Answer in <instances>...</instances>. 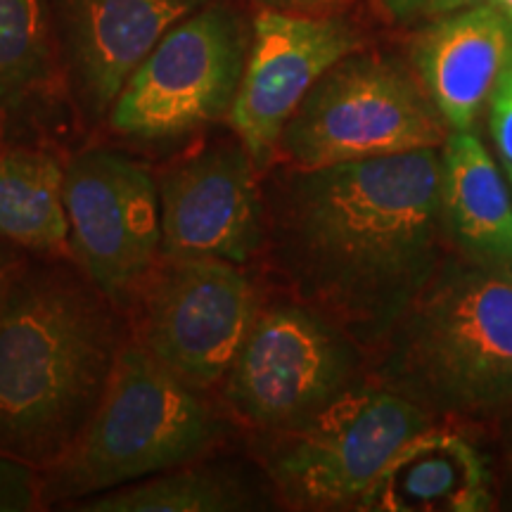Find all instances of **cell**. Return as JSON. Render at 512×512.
<instances>
[{
    "instance_id": "6da1fadb",
    "label": "cell",
    "mask_w": 512,
    "mask_h": 512,
    "mask_svg": "<svg viewBox=\"0 0 512 512\" xmlns=\"http://www.w3.org/2000/svg\"><path fill=\"white\" fill-rule=\"evenodd\" d=\"M439 181L437 150L294 169L273 200L280 266L339 320L384 332L439 271Z\"/></svg>"
},
{
    "instance_id": "7a4b0ae2",
    "label": "cell",
    "mask_w": 512,
    "mask_h": 512,
    "mask_svg": "<svg viewBox=\"0 0 512 512\" xmlns=\"http://www.w3.org/2000/svg\"><path fill=\"white\" fill-rule=\"evenodd\" d=\"M124 349L86 273L12 259L0 273V453L48 470L98 411Z\"/></svg>"
},
{
    "instance_id": "3957f363",
    "label": "cell",
    "mask_w": 512,
    "mask_h": 512,
    "mask_svg": "<svg viewBox=\"0 0 512 512\" xmlns=\"http://www.w3.org/2000/svg\"><path fill=\"white\" fill-rule=\"evenodd\" d=\"M384 332V373L415 403L482 411L512 401V273L439 266Z\"/></svg>"
},
{
    "instance_id": "277c9868",
    "label": "cell",
    "mask_w": 512,
    "mask_h": 512,
    "mask_svg": "<svg viewBox=\"0 0 512 512\" xmlns=\"http://www.w3.org/2000/svg\"><path fill=\"white\" fill-rule=\"evenodd\" d=\"M219 425L195 387L140 344H124L98 411L38 486L41 503H79L102 491L183 467Z\"/></svg>"
},
{
    "instance_id": "5b68a950",
    "label": "cell",
    "mask_w": 512,
    "mask_h": 512,
    "mask_svg": "<svg viewBox=\"0 0 512 512\" xmlns=\"http://www.w3.org/2000/svg\"><path fill=\"white\" fill-rule=\"evenodd\" d=\"M448 131L415 83L380 57L339 60L306 93L280 133L294 169L437 150Z\"/></svg>"
},
{
    "instance_id": "8992f818",
    "label": "cell",
    "mask_w": 512,
    "mask_h": 512,
    "mask_svg": "<svg viewBox=\"0 0 512 512\" xmlns=\"http://www.w3.org/2000/svg\"><path fill=\"white\" fill-rule=\"evenodd\" d=\"M427 427L425 408L401 392L344 389L311 418L280 432L268 475L297 505L358 503L394 453Z\"/></svg>"
},
{
    "instance_id": "52a82bcc",
    "label": "cell",
    "mask_w": 512,
    "mask_h": 512,
    "mask_svg": "<svg viewBox=\"0 0 512 512\" xmlns=\"http://www.w3.org/2000/svg\"><path fill=\"white\" fill-rule=\"evenodd\" d=\"M245 72V38L226 8L192 12L128 76L110 126L140 143L190 136L226 117Z\"/></svg>"
},
{
    "instance_id": "ba28073f",
    "label": "cell",
    "mask_w": 512,
    "mask_h": 512,
    "mask_svg": "<svg viewBox=\"0 0 512 512\" xmlns=\"http://www.w3.org/2000/svg\"><path fill=\"white\" fill-rule=\"evenodd\" d=\"M69 254L117 306L131 302L162 252L159 188L143 164L86 150L64 166Z\"/></svg>"
},
{
    "instance_id": "9c48e42d",
    "label": "cell",
    "mask_w": 512,
    "mask_h": 512,
    "mask_svg": "<svg viewBox=\"0 0 512 512\" xmlns=\"http://www.w3.org/2000/svg\"><path fill=\"white\" fill-rule=\"evenodd\" d=\"M143 285L140 347L190 387L228 373L256 313V294L238 264L171 259Z\"/></svg>"
},
{
    "instance_id": "30bf717a",
    "label": "cell",
    "mask_w": 512,
    "mask_h": 512,
    "mask_svg": "<svg viewBox=\"0 0 512 512\" xmlns=\"http://www.w3.org/2000/svg\"><path fill=\"white\" fill-rule=\"evenodd\" d=\"M351 356L339 332L304 306L256 309L228 370L230 406L261 430L283 432L347 389Z\"/></svg>"
},
{
    "instance_id": "8fae6325",
    "label": "cell",
    "mask_w": 512,
    "mask_h": 512,
    "mask_svg": "<svg viewBox=\"0 0 512 512\" xmlns=\"http://www.w3.org/2000/svg\"><path fill=\"white\" fill-rule=\"evenodd\" d=\"M361 50L347 22L311 12L261 10L228 119L256 169L278 150L280 133L299 102L339 60Z\"/></svg>"
},
{
    "instance_id": "7c38bea8",
    "label": "cell",
    "mask_w": 512,
    "mask_h": 512,
    "mask_svg": "<svg viewBox=\"0 0 512 512\" xmlns=\"http://www.w3.org/2000/svg\"><path fill=\"white\" fill-rule=\"evenodd\" d=\"M157 188L164 256L240 266L264 245V197L242 143L207 147L183 159Z\"/></svg>"
},
{
    "instance_id": "4fadbf2b",
    "label": "cell",
    "mask_w": 512,
    "mask_h": 512,
    "mask_svg": "<svg viewBox=\"0 0 512 512\" xmlns=\"http://www.w3.org/2000/svg\"><path fill=\"white\" fill-rule=\"evenodd\" d=\"M202 0H62L64 34L88 117L110 114L128 76Z\"/></svg>"
},
{
    "instance_id": "5bb4252c",
    "label": "cell",
    "mask_w": 512,
    "mask_h": 512,
    "mask_svg": "<svg viewBox=\"0 0 512 512\" xmlns=\"http://www.w3.org/2000/svg\"><path fill=\"white\" fill-rule=\"evenodd\" d=\"M415 62L444 124L467 131L512 62V24L491 3L441 17L415 41Z\"/></svg>"
},
{
    "instance_id": "9a60e30c",
    "label": "cell",
    "mask_w": 512,
    "mask_h": 512,
    "mask_svg": "<svg viewBox=\"0 0 512 512\" xmlns=\"http://www.w3.org/2000/svg\"><path fill=\"white\" fill-rule=\"evenodd\" d=\"M486 472L458 434L427 427L384 465L356 508L375 512H477L489 508Z\"/></svg>"
},
{
    "instance_id": "2e32d148",
    "label": "cell",
    "mask_w": 512,
    "mask_h": 512,
    "mask_svg": "<svg viewBox=\"0 0 512 512\" xmlns=\"http://www.w3.org/2000/svg\"><path fill=\"white\" fill-rule=\"evenodd\" d=\"M441 219L470 261L512 273V202L494 159L470 131L448 133L441 155Z\"/></svg>"
},
{
    "instance_id": "e0dca14e",
    "label": "cell",
    "mask_w": 512,
    "mask_h": 512,
    "mask_svg": "<svg viewBox=\"0 0 512 512\" xmlns=\"http://www.w3.org/2000/svg\"><path fill=\"white\" fill-rule=\"evenodd\" d=\"M50 76L48 0H0V147L41 136Z\"/></svg>"
},
{
    "instance_id": "ac0fdd59",
    "label": "cell",
    "mask_w": 512,
    "mask_h": 512,
    "mask_svg": "<svg viewBox=\"0 0 512 512\" xmlns=\"http://www.w3.org/2000/svg\"><path fill=\"white\" fill-rule=\"evenodd\" d=\"M64 166L53 150L0 147V240L38 254L69 252Z\"/></svg>"
},
{
    "instance_id": "d6986e66",
    "label": "cell",
    "mask_w": 512,
    "mask_h": 512,
    "mask_svg": "<svg viewBox=\"0 0 512 512\" xmlns=\"http://www.w3.org/2000/svg\"><path fill=\"white\" fill-rule=\"evenodd\" d=\"M242 508H247V496L235 479L190 467L157 472L76 505V510L88 512H221Z\"/></svg>"
},
{
    "instance_id": "ffe728a7",
    "label": "cell",
    "mask_w": 512,
    "mask_h": 512,
    "mask_svg": "<svg viewBox=\"0 0 512 512\" xmlns=\"http://www.w3.org/2000/svg\"><path fill=\"white\" fill-rule=\"evenodd\" d=\"M38 501L34 470L0 453V512L31 510Z\"/></svg>"
},
{
    "instance_id": "44dd1931",
    "label": "cell",
    "mask_w": 512,
    "mask_h": 512,
    "mask_svg": "<svg viewBox=\"0 0 512 512\" xmlns=\"http://www.w3.org/2000/svg\"><path fill=\"white\" fill-rule=\"evenodd\" d=\"M491 0H382L384 10L394 19L415 22V19H441L456 15L460 10L477 8Z\"/></svg>"
},
{
    "instance_id": "7402d4cb",
    "label": "cell",
    "mask_w": 512,
    "mask_h": 512,
    "mask_svg": "<svg viewBox=\"0 0 512 512\" xmlns=\"http://www.w3.org/2000/svg\"><path fill=\"white\" fill-rule=\"evenodd\" d=\"M491 133L505 162L512 166V62L494 88L491 102Z\"/></svg>"
},
{
    "instance_id": "603a6c76",
    "label": "cell",
    "mask_w": 512,
    "mask_h": 512,
    "mask_svg": "<svg viewBox=\"0 0 512 512\" xmlns=\"http://www.w3.org/2000/svg\"><path fill=\"white\" fill-rule=\"evenodd\" d=\"M268 5H275V10H290V12H316L320 8L337 3V0H266Z\"/></svg>"
},
{
    "instance_id": "cb8c5ba5",
    "label": "cell",
    "mask_w": 512,
    "mask_h": 512,
    "mask_svg": "<svg viewBox=\"0 0 512 512\" xmlns=\"http://www.w3.org/2000/svg\"><path fill=\"white\" fill-rule=\"evenodd\" d=\"M491 5L512 24V0H491Z\"/></svg>"
},
{
    "instance_id": "d4e9b609",
    "label": "cell",
    "mask_w": 512,
    "mask_h": 512,
    "mask_svg": "<svg viewBox=\"0 0 512 512\" xmlns=\"http://www.w3.org/2000/svg\"><path fill=\"white\" fill-rule=\"evenodd\" d=\"M15 259V252H12L10 247H5V245H0V273H3V268L10 264V261Z\"/></svg>"
},
{
    "instance_id": "484cf974",
    "label": "cell",
    "mask_w": 512,
    "mask_h": 512,
    "mask_svg": "<svg viewBox=\"0 0 512 512\" xmlns=\"http://www.w3.org/2000/svg\"><path fill=\"white\" fill-rule=\"evenodd\" d=\"M508 171H510V181H512V166L508 164Z\"/></svg>"
}]
</instances>
